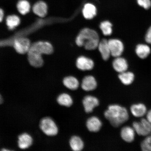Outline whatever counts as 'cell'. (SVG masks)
<instances>
[{"label": "cell", "mask_w": 151, "mask_h": 151, "mask_svg": "<svg viewBox=\"0 0 151 151\" xmlns=\"http://www.w3.org/2000/svg\"><path fill=\"white\" fill-rule=\"evenodd\" d=\"M29 49L41 55L50 54L53 51V48L50 43L40 41L31 45Z\"/></svg>", "instance_id": "5"}, {"label": "cell", "mask_w": 151, "mask_h": 151, "mask_svg": "<svg viewBox=\"0 0 151 151\" xmlns=\"http://www.w3.org/2000/svg\"><path fill=\"white\" fill-rule=\"evenodd\" d=\"M82 13L84 17L87 19H91L97 14V9L91 4H86L83 8Z\"/></svg>", "instance_id": "18"}, {"label": "cell", "mask_w": 151, "mask_h": 151, "mask_svg": "<svg viewBox=\"0 0 151 151\" xmlns=\"http://www.w3.org/2000/svg\"><path fill=\"white\" fill-rule=\"evenodd\" d=\"M99 99L92 96H86L83 101L85 111L88 113L91 112L95 107L99 105Z\"/></svg>", "instance_id": "8"}, {"label": "cell", "mask_w": 151, "mask_h": 151, "mask_svg": "<svg viewBox=\"0 0 151 151\" xmlns=\"http://www.w3.org/2000/svg\"><path fill=\"white\" fill-rule=\"evenodd\" d=\"M28 60L29 63L34 67L38 68L42 66L43 61L42 55L31 50L28 52Z\"/></svg>", "instance_id": "12"}, {"label": "cell", "mask_w": 151, "mask_h": 151, "mask_svg": "<svg viewBox=\"0 0 151 151\" xmlns=\"http://www.w3.org/2000/svg\"><path fill=\"white\" fill-rule=\"evenodd\" d=\"M137 1L138 4L145 9H148L151 7L150 0H137Z\"/></svg>", "instance_id": "29"}, {"label": "cell", "mask_w": 151, "mask_h": 151, "mask_svg": "<svg viewBox=\"0 0 151 151\" xmlns=\"http://www.w3.org/2000/svg\"><path fill=\"white\" fill-rule=\"evenodd\" d=\"M14 45L16 51L22 54L28 52L31 45L29 40L25 37H21L15 40Z\"/></svg>", "instance_id": "7"}, {"label": "cell", "mask_w": 151, "mask_h": 151, "mask_svg": "<svg viewBox=\"0 0 151 151\" xmlns=\"http://www.w3.org/2000/svg\"><path fill=\"white\" fill-rule=\"evenodd\" d=\"M104 116L111 125L116 127L122 125L129 118L127 109L118 105H109L104 112Z\"/></svg>", "instance_id": "1"}, {"label": "cell", "mask_w": 151, "mask_h": 151, "mask_svg": "<svg viewBox=\"0 0 151 151\" xmlns=\"http://www.w3.org/2000/svg\"><path fill=\"white\" fill-rule=\"evenodd\" d=\"M121 136L122 139L126 142H131L134 139L135 131L133 128L126 126L122 128Z\"/></svg>", "instance_id": "16"}, {"label": "cell", "mask_w": 151, "mask_h": 151, "mask_svg": "<svg viewBox=\"0 0 151 151\" xmlns=\"http://www.w3.org/2000/svg\"><path fill=\"white\" fill-rule=\"evenodd\" d=\"M47 6L46 3L43 1H39L33 6V10L35 14L41 17L46 16L47 13Z\"/></svg>", "instance_id": "17"}, {"label": "cell", "mask_w": 151, "mask_h": 151, "mask_svg": "<svg viewBox=\"0 0 151 151\" xmlns=\"http://www.w3.org/2000/svg\"><path fill=\"white\" fill-rule=\"evenodd\" d=\"M112 24L110 22L106 21L101 22L100 27L104 35L109 36L112 33Z\"/></svg>", "instance_id": "27"}, {"label": "cell", "mask_w": 151, "mask_h": 151, "mask_svg": "<svg viewBox=\"0 0 151 151\" xmlns=\"http://www.w3.org/2000/svg\"><path fill=\"white\" fill-rule=\"evenodd\" d=\"M135 132L139 135L146 136L151 133V123L147 119H142L140 122H134L133 124Z\"/></svg>", "instance_id": "4"}, {"label": "cell", "mask_w": 151, "mask_h": 151, "mask_svg": "<svg viewBox=\"0 0 151 151\" xmlns=\"http://www.w3.org/2000/svg\"><path fill=\"white\" fill-rule=\"evenodd\" d=\"M76 64L77 68L83 71L91 70L94 66V62L92 60L83 56L77 58Z\"/></svg>", "instance_id": "9"}, {"label": "cell", "mask_w": 151, "mask_h": 151, "mask_svg": "<svg viewBox=\"0 0 151 151\" xmlns=\"http://www.w3.org/2000/svg\"><path fill=\"white\" fill-rule=\"evenodd\" d=\"M81 86L82 89L86 91H91L97 88V81L93 76H88L83 79Z\"/></svg>", "instance_id": "10"}, {"label": "cell", "mask_w": 151, "mask_h": 151, "mask_svg": "<svg viewBox=\"0 0 151 151\" xmlns=\"http://www.w3.org/2000/svg\"><path fill=\"white\" fill-rule=\"evenodd\" d=\"M147 119L151 123V109L147 113Z\"/></svg>", "instance_id": "31"}, {"label": "cell", "mask_w": 151, "mask_h": 151, "mask_svg": "<svg viewBox=\"0 0 151 151\" xmlns=\"http://www.w3.org/2000/svg\"><path fill=\"white\" fill-rule=\"evenodd\" d=\"M79 47L84 46L88 50H95L99 42V35L96 31L88 28L83 29L79 33L76 40Z\"/></svg>", "instance_id": "2"}, {"label": "cell", "mask_w": 151, "mask_h": 151, "mask_svg": "<svg viewBox=\"0 0 151 151\" xmlns=\"http://www.w3.org/2000/svg\"><path fill=\"white\" fill-rule=\"evenodd\" d=\"M40 127L45 134L54 136L58 134V128L55 122L51 118L45 117L41 120Z\"/></svg>", "instance_id": "3"}, {"label": "cell", "mask_w": 151, "mask_h": 151, "mask_svg": "<svg viewBox=\"0 0 151 151\" xmlns=\"http://www.w3.org/2000/svg\"><path fill=\"white\" fill-rule=\"evenodd\" d=\"M6 22L7 26L9 29L12 30L19 25L20 23V19L16 15H11L7 17Z\"/></svg>", "instance_id": "26"}, {"label": "cell", "mask_w": 151, "mask_h": 151, "mask_svg": "<svg viewBox=\"0 0 151 151\" xmlns=\"http://www.w3.org/2000/svg\"><path fill=\"white\" fill-rule=\"evenodd\" d=\"M3 97H2L1 96V94H0V104H1L3 102Z\"/></svg>", "instance_id": "33"}, {"label": "cell", "mask_w": 151, "mask_h": 151, "mask_svg": "<svg viewBox=\"0 0 151 151\" xmlns=\"http://www.w3.org/2000/svg\"><path fill=\"white\" fill-rule=\"evenodd\" d=\"M111 55L117 58L122 55L124 50V46L122 42L117 39H111L108 40Z\"/></svg>", "instance_id": "6"}, {"label": "cell", "mask_w": 151, "mask_h": 151, "mask_svg": "<svg viewBox=\"0 0 151 151\" xmlns=\"http://www.w3.org/2000/svg\"><path fill=\"white\" fill-rule=\"evenodd\" d=\"M118 77L122 83L126 86L131 84L134 79V75L131 72L126 71L120 73Z\"/></svg>", "instance_id": "23"}, {"label": "cell", "mask_w": 151, "mask_h": 151, "mask_svg": "<svg viewBox=\"0 0 151 151\" xmlns=\"http://www.w3.org/2000/svg\"><path fill=\"white\" fill-rule=\"evenodd\" d=\"M69 143L72 150L74 151L82 150L84 148L83 142L80 137L76 136L71 138Z\"/></svg>", "instance_id": "22"}, {"label": "cell", "mask_w": 151, "mask_h": 151, "mask_svg": "<svg viewBox=\"0 0 151 151\" xmlns=\"http://www.w3.org/2000/svg\"><path fill=\"white\" fill-rule=\"evenodd\" d=\"M136 53L141 59H145L150 53L151 49L148 45L140 44L137 45L135 49Z\"/></svg>", "instance_id": "19"}, {"label": "cell", "mask_w": 151, "mask_h": 151, "mask_svg": "<svg viewBox=\"0 0 151 151\" xmlns=\"http://www.w3.org/2000/svg\"><path fill=\"white\" fill-rule=\"evenodd\" d=\"M32 138L29 134L24 133L18 137V146L22 150L29 148L32 144Z\"/></svg>", "instance_id": "11"}, {"label": "cell", "mask_w": 151, "mask_h": 151, "mask_svg": "<svg viewBox=\"0 0 151 151\" xmlns=\"http://www.w3.org/2000/svg\"><path fill=\"white\" fill-rule=\"evenodd\" d=\"M57 100L60 105L67 107L71 106L73 104V100L71 96L66 93L60 94Z\"/></svg>", "instance_id": "24"}, {"label": "cell", "mask_w": 151, "mask_h": 151, "mask_svg": "<svg viewBox=\"0 0 151 151\" xmlns=\"http://www.w3.org/2000/svg\"><path fill=\"white\" fill-rule=\"evenodd\" d=\"M98 47L103 59L105 61L108 60L111 55L108 41L105 39L99 41Z\"/></svg>", "instance_id": "14"}, {"label": "cell", "mask_w": 151, "mask_h": 151, "mask_svg": "<svg viewBox=\"0 0 151 151\" xmlns=\"http://www.w3.org/2000/svg\"><path fill=\"white\" fill-rule=\"evenodd\" d=\"M63 84L66 88L71 90H76L78 88L79 81L75 77L69 76L63 79Z\"/></svg>", "instance_id": "21"}, {"label": "cell", "mask_w": 151, "mask_h": 151, "mask_svg": "<svg viewBox=\"0 0 151 151\" xmlns=\"http://www.w3.org/2000/svg\"><path fill=\"white\" fill-rule=\"evenodd\" d=\"M141 148L144 151H151V135L147 137L141 143Z\"/></svg>", "instance_id": "28"}, {"label": "cell", "mask_w": 151, "mask_h": 151, "mask_svg": "<svg viewBox=\"0 0 151 151\" xmlns=\"http://www.w3.org/2000/svg\"><path fill=\"white\" fill-rule=\"evenodd\" d=\"M145 40L147 43L151 45V26L147 30L145 35Z\"/></svg>", "instance_id": "30"}, {"label": "cell", "mask_w": 151, "mask_h": 151, "mask_svg": "<svg viewBox=\"0 0 151 151\" xmlns=\"http://www.w3.org/2000/svg\"><path fill=\"white\" fill-rule=\"evenodd\" d=\"M17 8L21 14L25 15L29 12L31 8L30 4L26 0H20L17 4Z\"/></svg>", "instance_id": "25"}, {"label": "cell", "mask_w": 151, "mask_h": 151, "mask_svg": "<svg viewBox=\"0 0 151 151\" xmlns=\"http://www.w3.org/2000/svg\"><path fill=\"white\" fill-rule=\"evenodd\" d=\"M130 109L132 114L136 117H142L147 113L146 106L142 104L132 105Z\"/></svg>", "instance_id": "20"}, {"label": "cell", "mask_w": 151, "mask_h": 151, "mask_svg": "<svg viewBox=\"0 0 151 151\" xmlns=\"http://www.w3.org/2000/svg\"><path fill=\"white\" fill-rule=\"evenodd\" d=\"M4 17V12L2 9H0V22H2Z\"/></svg>", "instance_id": "32"}, {"label": "cell", "mask_w": 151, "mask_h": 151, "mask_svg": "<svg viewBox=\"0 0 151 151\" xmlns=\"http://www.w3.org/2000/svg\"><path fill=\"white\" fill-rule=\"evenodd\" d=\"M113 66L115 70L120 73L127 71L128 68L127 61L120 56L116 58L113 61Z\"/></svg>", "instance_id": "15"}, {"label": "cell", "mask_w": 151, "mask_h": 151, "mask_svg": "<svg viewBox=\"0 0 151 151\" xmlns=\"http://www.w3.org/2000/svg\"><path fill=\"white\" fill-rule=\"evenodd\" d=\"M86 127L91 132L99 131L102 126V122L96 116H92L88 119L86 122Z\"/></svg>", "instance_id": "13"}]
</instances>
